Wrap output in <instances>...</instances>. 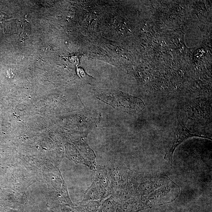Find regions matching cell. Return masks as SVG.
Instances as JSON below:
<instances>
[{
    "label": "cell",
    "instance_id": "obj_1",
    "mask_svg": "<svg viewBox=\"0 0 212 212\" xmlns=\"http://www.w3.org/2000/svg\"><path fill=\"white\" fill-rule=\"evenodd\" d=\"M95 95L98 99L116 109L127 113L137 114L145 108V104L141 99L123 92L99 90Z\"/></svg>",
    "mask_w": 212,
    "mask_h": 212
},
{
    "label": "cell",
    "instance_id": "obj_2",
    "mask_svg": "<svg viewBox=\"0 0 212 212\" xmlns=\"http://www.w3.org/2000/svg\"><path fill=\"white\" fill-rule=\"evenodd\" d=\"M177 118V125L174 133V140L172 143L171 147L166 152L164 157L165 159L170 163H172L173 162V154L176 149L187 139L193 137H197L211 140V138L208 137L203 136L200 134L191 132L185 126L180 117L178 116Z\"/></svg>",
    "mask_w": 212,
    "mask_h": 212
},
{
    "label": "cell",
    "instance_id": "obj_3",
    "mask_svg": "<svg viewBox=\"0 0 212 212\" xmlns=\"http://www.w3.org/2000/svg\"><path fill=\"white\" fill-rule=\"evenodd\" d=\"M94 172L93 182L95 184L103 200L112 195L111 182L108 170L105 168L97 167Z\"/></svg>",
    "mask_w": 212,
    "mask_h": 212
}]
</instances>
